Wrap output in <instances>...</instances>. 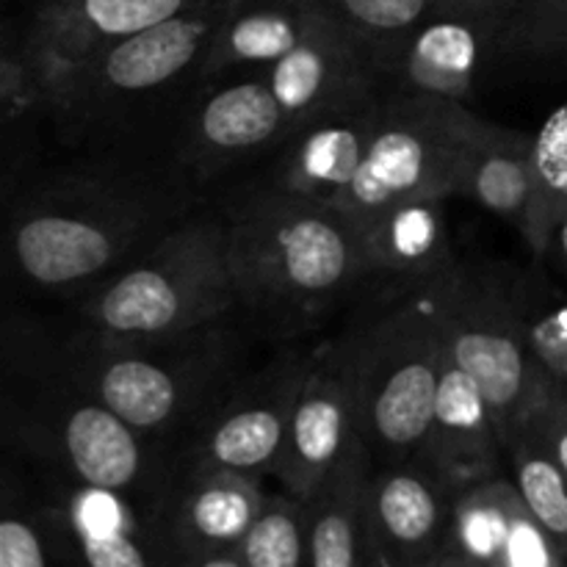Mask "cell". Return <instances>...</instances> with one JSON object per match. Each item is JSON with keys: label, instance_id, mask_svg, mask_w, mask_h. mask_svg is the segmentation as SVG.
I'll return each instance as SVG.
<instances>
[{"label": "cell", "instance_id": "obj_1", "mask_svg": "<svg viewBox=\"0 0 567 567\" xmlns=\"http://www.w3.org/2000/svg\"><path fill=\"white\" fill-rule=\"evenodd\" d=\"M6 197V269L28 293L81 302L208 205L169 150L55 153Z\"/></svg>", "mask_w": 567, "mask_h": 567}, {"label": "cell", "instance_id": "obj_2", "mask_svg": "<svg viewBox=\"0 0 567 567\" xmlns=\"http://www.w3.org/2000/svg\"><path fill=\"white\" fill-rule=\"evenodd\" d=\"M219 203L238 313L260 341L302 343L377 288L363 230L347 210L255 181Z\"/></svg>", "mask_w": 567, "mask_h": 567}, {"label": "cell", "instance_id": "obj_3", "mask_svg": "<svg viewBox=\"0 0 567 567\" xmlns=\"http://www.w3.org/2000/svg\"><path fill=\"white\" fill-rule=\"evenodd\" d=\"M28 324L66 374L172 460L247 374L260 341L241 316L166 338H105L61 319Z\"/></svg>", "mask_w": 567, "mask_h": 567}, {"label": "cell", "instance_id": "obj_4", "mask_svg": "<svg viewBox=\"0 0 567 567\" xmlns=\"http://www.w3.org/2000/svg\"><path fill=\"white\" fill-rule=\"evenodd\" d=\"M3 437L17 460L114 493L144 520L175 465L66 374L25 319L3 332Z\"/></svg>", "mask_w": 567, "mask_h": 567}, {"label": "cell", "instance_id": "obj_5", "mask_svg": "<svg viewBox=\"0 0 567 567\" xmlns=\"http://www.w3.org/2000/svg\"><path fill=\"white\" fill-rule=\"evenodd\" d=\"M221 0L131 33L89 55L59 105V153L169 150L205 83Z\"/></svg>", "mask_w": 567, "mask_h": 567}, {"label": "cell", "instance_id": "obj_6", "mask_svg": "<svg viewBox=\"0 0 567 567\" xmlns=\"http://www.w3.org/2000/svg\"><path fill=\"white\" fill-rule=\"evenodd\" d=\"M238 313L219 197L188 216L158 247L70 305L66 324L105 338H166Z\"/></svg>", "mask_w": 567, "mask_h": 567}, {"label": "cell", "instance_id": "obj_7", "mask_svg": "<svg viewBox=\"0 0 567 567\" xmlns=\"http://www.w3.org/2000/svg\"><path fill=\"white\" fill-rule=\"evenodd\" d=\"M358 336L360 437L374 465L415 460L430 435L443 371V336L419 288L391 297Z\"/></svg>", "mask_w": 567, "mask_h": 567}, {"label": "cell", "instance_id": "obj_8", "mask_svg": "<svg viewBox=\"0 0 567 567\" xmlns=\"http://www.w3.org/2000/svg\"><path fill=\"white\" fill-rule=\"evenodd\" d=\"M419 291L441 327L452 360L491 404L504 449H509L515 430L548 382L520 330L513 269L457 260L446 275L424 282Z\"/></svg>", "mask_w": 567, "mask_h": 567}, {"label": "cell", "instance_id": "obj_9", "mask_svg": "<svg viewBox=\"0 0 567 567\" xmlns=\"http://www.w3.org/2000/svg\"><path fill=\"white\" fill-rule=\"evenodd\" d=\"M454 111L457 100L382 92L363 166L341 210L360 225L410 199L454 197Z\"/></svg>", "mask_w": 567, "mask_h": 567}, {"label": "cell", "instance_id": "obj_10", "mask_svg": "<svg viewBox=\"0 0 567 567\" xmlns=\"http://www.w3.org/2000/svg\"><path fill=\"white\" fill-rule=\"evenodd\" d=\"M313 358L316 347L286 343L269 363L249 369L181 449L177 463L233 471L260 482L275 480Z\"/></svg>", "mask_w": 567, "mask_h": 567}, {"label": "cell", "instance_id": "obj_11", "mask_svg": "<svg viewBox=\"0 0 567 567\" xmlns=\"http://www.w3.org/2000/svg\"><path fill=\"white\" fill-rule=\"evenodd\" d=\"M293 122L264 72L208 83L175 131L169 153L199 192L216 197L225 177L264 166L291 136Z\"/></svg>", "mask_w": 567, "mask_h": 567}, {"label": "cell", "instance_id": "obj_12", "mask_svg": "<svg viewBox=\"0 0 567 567\" xmlns=\"http://www.w3.org/2000/svg\"><path fill=\"white\" fill-rule=\"evenodd\" d=\"M358 443H363V437L358 402V336L352 324L338 338L316 347L275 482L299 502H310Z\"/></svg>", "mask_w": 567, "mask_h": 567}, {"label": "cell", "instance_id": "obj_13", "mask_svg": "<svg viewBox=\"0 0 567 567\" xmlns=\"http://www.w3.org/2000/svg\"><path fill=\"white\" fill-rule=\"evenodd\" d=\"M507 14V9L476 0H441L385 61L380 89L468 103L482 61L496 55Z\"/></svg>", "mask_w": 567, "mask_h": 567}, {"label": "cell", "instance_id": "obj_14", "mask_svg": "<svg viewBox=\"0 0 567 567\" xmlns=\"http://www.w3.org/2000/svg\"><path fill=\"white\" fill-rule=\"evenodd\" d=\"M22 482L61 567H158L144 518L125 498L25 460Z\"/></svg>", "mask_w": 567, "mask_h": 567}, {"label": "cell", "instance_id": "obj_15", "mask_svg": "<svg viewBox=\"0 0 567 567\" xmlns=\"http://www.w3.org/2000/svg\"><path fill=\"white\" fill-rule=\"evenodd\" d=\"M264 498L260 480L175 460L144 520L153 554L238 551Z\"/></svg>", "mask_w": 567, "mask_h": 567}, {"label": "cell", "instance_id": "obj_16", "mask_svg": "<svg viewBox=\"0 0 567 567\" xmlns=\"http://www.w3.org/2000/svg\"><path fill=\"white\" fill-rule=\"evenodd\" d=\"M199 3L205 0H25L14 22L61 105L72 75L89 55Z\"/></svg>", "mask_w": 567, "mask_h": 567}, {"label": "cell", "instance_id": "obj_17", "mask_svg": "<svg viewBox=\"0 0 567 567\" xmlns=\"http://www.w3.org/2000/svg\"><path fill=\"white\" fill-rule=\"evenodd\" d=\"M460 493L424 460L374 465L365 487V520L391 567H426L454 551Z\"/></svg>", "mask_w": 567, "mask_h": 567}, {"label": "cell", "instance_id": "obj_18", "mask_svg": "<svg viewBox=\"0 0 567 567\" xmlns=\"http://www.w3.org/2000/svg\"><path fill=\"white\" fill-rule=\"evenodd\" d=\"M380 94L293 127L286 144L249 181L341 208L363 166Z\"/></svg>", "mask_w": 567, "mask_h": 567}, {"label": "cell", "instance_id": "obj_19", "mask_svg": "<svg viewBox=\"0 0 567 567\" xmlns=\"http://www.w3.org/2000/svg\"><path fill=\"white\" fill-rule=\"evenodd\" d=\"M535 136L496 125L457 103L454 111V197H465L524 236L532 208Z\"/></svg>", "mask_w": 567, "mask_h": 567}, {"label": "cell", "instance_id": "obj_20", "mask_svg": "<svg viewBox=\"0 0 567 567\" xmlns=\"http://www.w3.org/2000/svg\"><path fill=\"white\" fill-rule=\"evenodd\" d=\"M264 75L293 127L382 92L369 59L327 20Z\"/></svg>", "mask_w": 567, "mask_h": 567}, {"label": "cell", "instance_id": "obj_21", "mask_svg": "<svg viewBox=\"0 0 567 567\" xmlns=\"http://www.w3.org/2000/svg\"><path fill=\"white\" fill-rule=\"evenodd\" d=\"M507 457L502 432L480 388L460 369L443 343V371L435 415L419 460L435 468L457 493L498 476Z\"/></svg>", "mask_w": 567, "mask_h": 567}, {"label": "cell", "instance_id": "obj_22", "mask_svg": "<svg viewBox=\"0 0 567 567\" xmlns=\"http://www.w3.org/2000/svg\"><path fill=\"white\" fill-rule=\"evenodd\" d=\"M59 100L22 39L14 17L3 25L0 44V150L3 194L59 153Z\"/></svg>", "mask_w": 567, "mask_h": 567}, {"label": "cell", "instance_id": "obj_23", "mask_svg": "<svg viewBox=\"0 0 567 567\" xmlns=\"http://www.w3.org/2000/svg\"><path fill=\"white\" fill-rule=\"evenodd\" d=\"M365 255L377 286L391 297L446 275L457 258L446 230V197L399 203L360 221Z\"/></svg>", "mask_w": 567, "mask_h": 567}, {"label": "cell", "instance_id": "obj_24", "mask_svg": "<svg viewBox=\"0 0 567 567\" xmlns=\"http://www.w3.org/2000/svg\"><path fill=\"white\" fill-rule=\"evenodd\" d=\"M324 14L313 0H221L205 83L264 72L302 44Z\"/></svg>", "mask_w": 567, "mask_h": 567}, {"label": "cell", "instance_id": "obj_25", "mask_svg": "<svg viewBox=\"0 0 567 567\" xmlns=\"http://www.w3.org/2000/svg\"><path fill=\"white\" fill-rule=\"evenodd\" d=\"M374 463L363 443L327 476L308 504L310 567H365L371 551L365 487Z\"/></svg>", "mask_w": 567, "mask_h": 567}, {"label": "cell", "instance_id": "obj_26", "mask_svg": "<svg viewBox=\"0 0 567 567\" xmlns=\"http://www.w3.org/2000/svg\"><path fill=\"white\" fill-rule=\"evenodd\" d=\"M529 509L509 480H487L460 493L454 515V551L485 567H507L509 548Z\"/></svg>", "mask_w": 567, "mask_h": 567}, {"label": "cell", "instance_id": "obj_27", "mask_svg": "<svg viewBox=\"0 0 567 567\" xmlns=\"http://www.w3.org/2000/svg\"><path fill=\"white\" fill-rule=\"evenodd\" d=\"M324 20L341 31L374 66L377 81L385 61L441 0H313Z\"/></svg>", "mask_w": 567, "mask_h": 567}, {"label": "cell", "instance_id": "obj_28", "mask_svg": "<svg viewBox=\"0 0 567 567\" xmlns=\"http://www.w3.org/2000/svg\"><path fill=\"white\" fill-rule=\"evenodd\" d=\"M567 221V103L559 105L532 147V208L524 241L537 260L548 258L559 227Z\"/></svg>", "mask_w": 567, "mask_h": 567}, {"label": "cell", "instance_id": "obj_29", "mask_svg": "<svg viewBox=\"0 0 567 567\" xmlns=\"http://www.w3.org/2000/svg\"><path fill=\"white\" fill-rule=\"evenodd\" d=\"M513 297L537 369L567 388V299L532 269L513 271Z\"/></svg>", "mask_w": 567, "mask_h": 567}, {"label": "cell", "instance_id": "obj_30", "mask_svg": "<svg viewBox=\"0 0 567 567\" xmlns=\"http://www.w3.org/2000/svg\"><path fill=\"white\" fill-rule=\"evenodd\" d=\"M238 554L247 567H310L308 504L282 487L266 491Z\"/></svg>", "mask_w": 567, "mask_h": 567}, {"label": "cell", "instance_id": "obj_31", "mask_svg": "<svg viewBox=\"0 0 567 567\" xmlns=\"http://www.w3.org/2000/svg\"><path fill=\"white\" fill-rule=\"evenodd\" d=\"M507 460L520 502L567 563V476L524 435L509 441Z\"/></svg>", "mask_w": 567, "mask_h": 567}, {"label": "cell", "instance_id": "obj_32", "mask_svg": "<svg viewBox=\"0 0 567 567\" xmlns=\"http://www.w3.org/2000/svg\"><path fill=\"white\" fill-rule=\"evenodd\" d=\"M496 55L567 72V0H520L504 20Z\"/></svg>", "mask_w": 567, "mask_h": 567}, {"label": "cell", "instance_id": "obj_33", "mask_svg": "<svg viewBox=\"0 0 567 567\" xmlns=\"http://www.w3.org/2000/svg\"><path fill=\"white\" fill-rule=\"evenodd\" d=\"M0 567H61L25 482L11 474L3 482Z\"/></svg>", "mask_w": 567, "mask_h": 567}, {"label": "cell", "instance_id": "obj_34", "mask_svg": "<svg viewBox=\"0 0 567 567\" xmlns=\"http://www.w3.org/2000/svg\"><path fill=\"white\" fill-rule=\"evenodd\" d=\"M515 435L529 437L567 476V388L548 380Z\"/></svg>", "mask_w": 567, "mask_h": 567}, {"label": "cell", "instance_id": "obj_35", "mask_svg": "<svg viewBox=\"0 0 567 567\" xmlns=\"http://www.w3.org/2000/svg\"><path fill=\"white\" fill-rule=\"evenodd\" d=\"M158 567H247L238 551L214 554H155Z\"/></svg>", "mask_w": 567, "mask_h": 567}, {"label": "cell", "instance_id": "obj_36", "mask_svg": "<svg viewBox=\"0 0 567 567\" xmlns=\"http://www.w3.org/2000/svg\"><path fill=\"white\" fill-rule=\"evenodd\" d=\"M426 567H485V565L474 563V559L465 557V554H460V551H449V554H443L441 559H435V563H430Z\"/></svg>", "mask_w": 567, "mask_h": 567}, {"label": "cell", "instance_id": "obj_37", "mask_svg": "<svg viewBox=\"0 0 567 567\" xmlns=\"http://www.w3.org/2000/svg\"><path fill=\"white\" fill-rule=\"evenodd\" d=\"M551 252H557V255H559V260H563V266H565V271H567V221H565L563 227H559L557 238H554Z\"/></svg>", "mask_w": 567, "mask_h": 567}, {"label": "cell", "instance_id": "obj_38", "mask_svg": "<svg viewBox=\"0 0 567 567\" xmlns=\"http://www.w3.org/2000/svg\"><path fill=\"white\" fill-rule=\"evenodd\" d=\"M365 567H391L385 559L380 557V551L374 548V543H371V551H369V559H365Z\"/></svg>", "mask_w": 567, "mask_h": 567}, {"label": "cell", "instance_id": "obj_39", "mask_svg": "<svg viewBox=\"0 0 567 567\" xmlns=\"http://www.w3.org/2000/svg\"><path fill=\"white\" fill-rule=\"evenodd\" d=\"M476 3H491V6H498V9H507V11H513L515 6L520 3V0H476Z\"/></svg>", "mask_w": 567, "mask_h": 567}]
</instances>
